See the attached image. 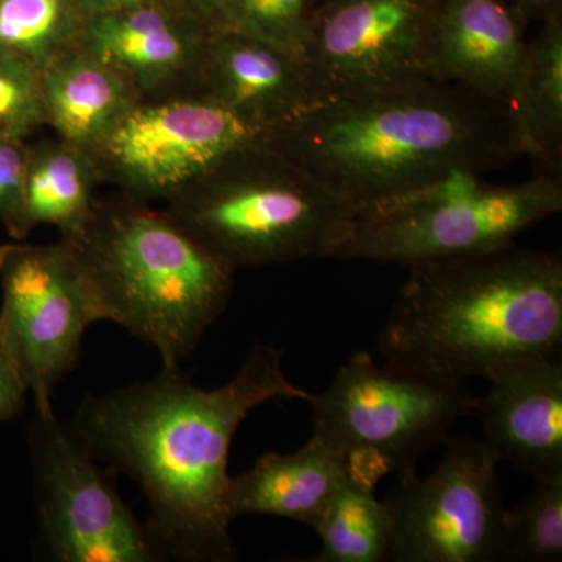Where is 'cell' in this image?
Segmentation results:
<instances>
[{
    "mask_svg": "<svg viewBox=\"0 0 562 562\" xmlns=\"http://www.w3.org/2000/svg\"><path fill=\"white\" fill-rule=\"evenodd\" d=\"M0 341L36 412L52 408L55 386L77 368L85 331L109 321L87 262L76 244L0 246Z\"/></svg>",
    "mask_w": 562,
    "mask_h": 562,
    "instance_id": "8",
    "label": "cell"
},
{
    "mask_svg": "<svg viewBox=\"0 0 562 562\" xmlns=\"http://www.w3.org/2000/svg\"><path fill=\"white\" fill-rule=\"evenodd\" d=\"M408 268L380 335L384 364L461 386L502 361L560 355V251L512 243Z\"/></svg>",
    "mask_w": 562,
    "mask_h": 562,
    "instance_id": "3",
    "label": "cell"
},
{
    "mask_svg": "<svg viewBox=\"0 0 562 562\" xmlns=\"http://www.w3.org/2000/svg\"><path fill=\"white\" fill-rule=\"evenodd\" d=\"M27 158L24 139L0 138V222L11 238L20 220Z\"/></svg>",
    "mask_w": 562,
    "mask_h": 562,
    "instance_id": "26",
    "label": "cell"
},
{
    "mask_svg": "<svg viewBox=\"0 0 562 562\" xmlns=\"http://www.w3.org/2000/svg\"><path fill=\"white\" fill-rule=\"evenodd\" d=\"M85 18L77 0H0V50L41 72L80 46Z\"/></svg>",
    "mask_w": 562,
    "mask_h": 562,
    "instance_id": "22",
    "label": "cell"
},
{
    "mask_svg": "<svg viewBox=\"0 0 562 562\" xmlns=\"http://www.w3.org/2000/svg\"><path fill=\"white\" fill-rule=\"evenodd\" d=\"M195 94L272 132L314 103L301 55L247 33L206 32Z\"/></svg>",
    "mask_w": 562,
    "mask_h": 562,
    "instance_id": "14",
    "label": "cell"
},
{
    "mask_svg": "<svg viewBox=\"0 0 562 562\" xmlns=\"http://www.w3.org/2000/svg\"><path fill=\"white\" fill-rule=\"evenodd\" d=\"M268 146L353 211L527 155L512 105L438 79L314 102Z\"/></svg>",
    "mask_w": 562,
    "mask_h": 562,
    "instance_id": "2",
    "label": "cell"
},
{
    "mask_svg": "<svg viewBox=\"0 0 562 562\" xmlns=\"http://www.w3.org/2000/svg\"><path fill=\"white\" fill-rule=\"evenodd\" d=\"M321 0H231L228 29L301 55L312 35Z\"/></svg>",
    "mask_w": 562,
    "mask_h": 562,
    "instance_id": "24",
    "label": "cell"
},
{
    "mask_svg": "<svg viewBox=\"0 0 562 562\" xmlns=\"http://www.w3.org/2000/svg\"><path fill=\"white\" fill-rule=\"evenodd\" d=\"M41 547L58 562L165 561L122 501L114 472L70 422L36 412L27 427Z\"/></svg>",
    "mask_w": 562,
    "mask_h": 562,
    "instance_id": "9",
    "label": "cell"
},
{
    "mask_svg": "<svg viewBox=\"0 0 562 562\" xmlns=\"http://www.w3.org/2000/svg\"><path fill=\"white\" fill-rule=\"evenodd\" d=\"M321 552L314 562H383L390 552L392 520L371 484L347 476L316 527Z\"/></svg>",
    "mask_w": 562,
    "mask_h": 562,
    "instance_id": "21",
    "label": "cell"
},
{
    "mask_svg": "<svg viewBox=\"0 0 562 562\" xmlns=\"http://www.w3.org/2000/svg\"><path fill=\"white\" fill-rule=\"evenodd\" d=\"M206 31L154 2L85 18L80 47L154 92L194 79Z\"/></svg>",
    "mask_w": 562,
    "mask_h": 562,
    "instance_id": "16",
    "label": "cell"
},
{
    "mask_svg": "<svg viewBox=\"0 0 562 562\" xmlns=\"http://www.w3.org/2000/svg\"><path fill=\"white\" fill-rule=\"evenodd\" d=\"M435 471L398 475L384 505L392 520V562L501 561L497 454L483 439L452 436Z\"/></svg>",
    "mask_w": 562,
    "mask_h": 562,
    "instance_id": "10",
    "label": "cell"
},
{
    "mask_svg": "<svg viewBox=\"0 0 562 562\" xmlns=\"http://www.w3.org/2000/svg\"><path fill=\"white\" fill-rule=\"evenodd\" d=\"M484 379L490 387L473 414L484 443L532 480L562 475L560 355L502 361Z\"/></svg>",
    "mask_w": 562,
    "mask_h": 562,
    "instance_id": "13",
    "label": "cell"
},
{
    "mask_svg": "<svg viewBox=\"0 0 562 562\" xmlns=\"http://www.w3.org/2000/svg\"><path fill=\"white\" fill-rule=\"evenodd\" d=\"M173 199V220L233 271L333 258L355 213L268 143L238 151Z\"/></svg>",
    "mask_w": 562,
    "mask_h": 562,
    "instance_id": "5",
    "label": "cell"
},
{
    "mask_svg": "<svg viewBox=\"0 0 562 562\" xmlns=\"http://www.w3.org/2000/svg\"><path fill=\"white\" fill-rule=\"evenodd\" d=\"M532 482L530 494L503 513V562L562 560V475Z\"/></svg>",
    "mask_w": 562,
    "mask_h": 562,
    "instance_id": "23",
    "label": "cell"
},
{
    "mask_svg": "<svg viewBox=\"0 0 562 562\" xmlns=\"http://www.w3.org/2000/svg\"><path fill=\"white\" fill-rule=\"evenodd\" d=\"M41 95L46 124L92 155L140 102L124 74L80 46L41 70Z\"/></svg>",
    "mask_w": 562,
    "mask_h": 562,
    "instance_id": "17",
    "label": "cell"
},
{
    "mask_svg": "<svg viewBox=\"0 0 562 562\" xmlns=\"http://www.w3.org/2000/svg\"><path fill=\"white\" fill-rule=\"evenodd\" d=\"M312 401L292 384L281 351L255 346L238 373L202 390L180 368L110 394L87 397L70 424L114 473L149 503L146 527L165 560L236 558L227 509L228 454L239 424L262 403Z\"/></svg>",
    "mask_w": 562,
    "mask_h": 562,
    "instance_id": "1",
    "label": "cell"
},
{
    "mask_svg": "<svg viewBox=\"0 0 562 562\" xmlns=\"http://www.w3.org/2000/svg\"><path fill=\"white\" fill-rule=\"evenodd\" d=\"M98 161L91 151L66 140L29 147L20 220L13 238L21 241L38 225H55L63 239L79 244L95 206L92 191Z\"/></svg>",
    "mask_w": 562,
    "mask_h": 562,
    "instance_id": "19",
    "label": "cell"
},
{
    "mask_svg": "<svg viewBox=\"0 0 562 562\" xmlns=\"http://www.w3.org/2000/svg\"><path fill=\"white\" fill-rule=\"evenodd\" d=\"M27 392L9 351L0 341V424L21 416Z\"/></svg>",
    "mask_w": 562,
    "mask_h": 562,
    "instance_id": "28",
    "label": "cell"
},
{
    "mask_svg": "<svg viewBox=\"0 0 562 562\" xmlns=\"http://www.w3.org/2000/svg\"><path fill=\"white\" fill-rule=\"evenodd\" d=\"M310 403L313 438L346 461L350 476L373 487L387 473L416 471L417 461L476 409V398L460 386L376 364L366 351Z\"/></svg>",
    "mask_w": 562,
    "mask_h": 562,
    "instance_id": "7",
    "label": "cell"
},
{
    "mask_svg": "<svg viewBox=\"0 0 562 562\" xmlns=\"http://www.w3.org/2000/svg\"><path fill=\"white\" fill-rule=\"evenodd\" d=\"M439 0H321L303 52L314 102L435 79Z\"/></svg>",
    "mask_w": 562,
    "mask_h": 562,
    "instance_id": "11",
    "label": "cell"
},
{
    "mask_svg": "<svg viewBox=\"0 0 562 562\" xmlns=\"http://www.w3.org/2000/svg\"><path fill=\"white\" fill-rule=\"evenodd\" d=\"M146 2H149V0H77L85 16L131 9V7L140 5V3Z\"/></svg>",
    "mask_w": 562,
    "mask_h": 562,
    "instance_id": "30",
    "label": "cell"
},
{
    "mask_svg": "<svg viewBox=\"0 0 562 562\" xmlns=\"http://www.w3.org/2000/svg\"><path fill=\"white\" fill-rule=\"evenodd\" d=\"M76 246L109 322L155 347L162 369L180 368L231 301L235 271L171 214L95 209Z\"/></svg>",
    "mask_w": 562,
    "mask_h": 562,
    "instance_id": "4",
    "label": "cell"
},
{
    "mask_svg": "<svg viewBox=\"0 0 562 562\" xmlns=\"http://www.w3.org/2000/svg\"><path fill=\"white\" fill-rule=\"evenodd\" d=\"M44 124L40 70L0 50V138L25 140Z\"/></svg>",
    "mask_w": 562,
    "mask_h": 562,
    "instance_id": "25",
    "label": "cell"
},
{
    "mask_svg": "<svg viewBox=\"0 0 562 562\" xmlns=\"http://www.w3.org/2000/svg\"><path fill=\"white\" fill-rule=\"evenodd\" d=\"M471 172L357 210L333 254L339 260L416 262L498 249L560 213V177L546 172L517 184H491Z\"/></svg>",
    "mask_w": 562,
    "mask_h": 562,
    "instance_id": "6",
    "label": "cell"
},
{
    "mask_svg": "<svg viewBox=\"0 0 562 562\" xmlns=\"http://www.w3.org/2000/svg\"><path fill=\"white\" fill-rule=\"evenodd\" d=\"M161 9L171 11L177 16L183 18L201 25L206 32L228 29V3L231 0H150Z\"/></svg>",
    "mask_w": 562,
    "mask_h": 562,
    "instance_id": "27",
    "label": "cell"
},
{
    "mask_svg": "<svg viewBox=\"0 0 562 562\" xmlns=\"http://www.w3.org/2000/svg\"><path fill=\"white\" fill-rule=\"evenodd\" d=\"M525 24L532 22L542 24V22L562 18V0H508Z\"/></svg>",
    "mask_w": 562,
    "mask_h": 562,
    "instance_id": "29",
    "label": "cell"
},
{
    "mask_svg": "<svg viewBox=\"0 0 562 562\" xmlns=\"http://www.w3.org/2000/svg\"><path fill=\"white\" fill-rule=\"evenodd\" d=\"M527 27L508 0H439L435 79L513 106L527 66Z\"/></svg>",
    "mask_w": 562,
    "mask_h": 562,
    "instance_id": "15",
    "label": "cell"
},
{
    "mask_svg": "<svg viewBox=\"0 0 562 562\" xmlns=\"http://www.w3.org/2000/svg\"><path fill=\"white\" fill-rule=\"evenodd\" d=\"M271 132L201 94L138 103L95 151L127 187L177 198L238 151L268 143Z\"/></svg>",
    "mask_w": 562,
    "mask_h": 562,
    "instance_id": "12",
    "label": "cell"
},
{
    "mask_svg": "<svg viewBox=\"0 0 562 562\" xmlns=\"http://www.w3.org/2000/svg\"><path fill=\"white\" fill-rule=\"evenodd\" d=\"M347 476L346 461L312 436L295 452L262 454L249 471L232 476L228 516H279L314 528Z\"/></svg>",
    "mask_w": 562,
    "mask_h": 562,
    "instance_id": "18",
    "label": "cell"
},
{
    "mask_svg": "<svg viewBox=\"0 0 562 562\" xmlns=\"http://www.w3.org/2000/svg\"><path fill=\"white\" fill-rule=\"evenodd\" d=\"M525 150L557 173L562 144V18L528 40L527 66L513 105Z\"/></svg>",
    "mask_w": 562,
    "mask_h": 562,
    "instance_id": "20",
    "label": "cell"
}]
</instances>
